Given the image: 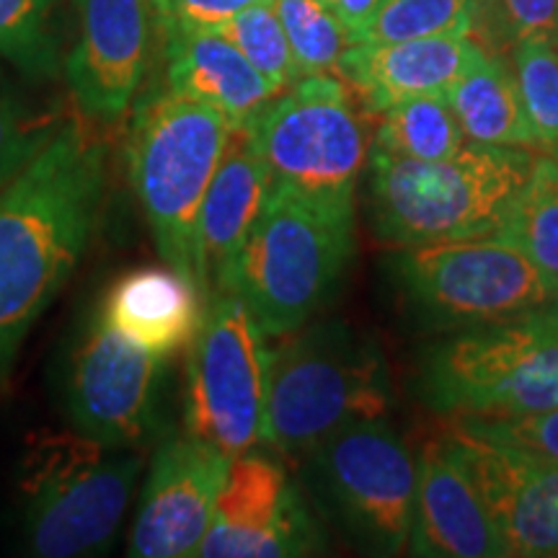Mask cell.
I'll return each instance as SVG.
<instances>
[{
  "instance_id": "8992f818",
  "label": "cell",
  "mask_w": 558,
  "mask_h": 558,
  "mask_svg": "<svg viewBox=\"0 0 558 558\" xmlns=\"http://www.w3.org/2000/svg\"><path fill=\"white\" fill-rule=\"evenodd\" d=\"M416 393L445 416L556 409L558 300L435 339L418 354Z\"/></svg>"
},
{
  "instance_id": "e0dca14e",
  "label": "cell",
  "mask_w": 558,
  "mask_h": 558,
  "mask_svg": "<svg viewBox=\"0 0 558 558\" xmlns=\"http://www.w3.org/2000/svg\"><path fill=\"white\" fill-rule=\"evenodd\" d=\"M407 548L411 556L424 558L507 556L497 525L448 435L427 442L418 458Z\"/></svg>"
},
{
  "instance_id": "1f68e13d",
  "label": "cell",
  "mask_w": 558,
  "mask_h": 558,
  "mask_svg": "<svg viewBox=\"0 0 558 558\" xmlns=\"http://www.w3.org/2000/svg\"><path fill=\"white\" fill-rule=\"evenodd\" d=\"M448 429L456 435L484 439L488 445L558 463V407L530 411V414H460L450 416Z\"/></svg>"
},
{
  "instance_id": "7a4b0ae2",
  "label": "cell",
  "mask_w": 558,
  "mask_h": 558,
  "mask_svg": "<svg viewBox=\"0 0 558 558\" xmlns=\"http://www.w3.org/2000/svg\"><path fill=\"white\" fill-rule=\"evenodd\" d=\"M535 158L530 148L481 143H465L442 160L369 148V228L393 248L501 235Z\"/></svg>"
},
{
  "instance_id": "7402d4cb",
  "label": "cell",
  "mask_w": 558,
  "mask_h": 558,
  "mask_svg": "<svg viewBox=\"0 0 558 558\" xmlns=\"http://www.w3.org/2000/svg\"><path fill=\"white\" fill-rule=\"evenodd\" d=\"M448 101L469 143L538 148L522 109L514 70L507 65L505 54L486 52L448 90Z\"/></svg>"
},
{
  "instance_id": "3957f363",
  "label": "cell",
  "mask_w": 558,
  "mask_h": 558,
  "mask_svg": "<svg viewBox=\"0 0 558 558\" xmlns=\"http://www.w3.org/2000/svg\"><path fill=\"white\" fill-rule=\"evenodd\" d=\"M148 469V448H122L73 427L39 432L19 471L21 533L32 556H104Z\"/></svg>"
},
{
  "instance_id": "44dd1931",
  "label": "cell",
  "mask_w": 558,
  "mask_h": 558,
  "mask_svg": "<svg viewBox=\"0 0 558 558\" xmlns=\"http://www.w3.org/2000/svg\"><path fill=\"white\" fill-rule=\"evenodd\" d=\"M163 34L169 88L220 111L233 128L254 122L282 94L220 32L169 29Z\"/></svg>"
},
{
  "instance_id": "9c48e42d",
  "label": "cell",
  "mask_w": 558,
  "mask_h": 558,
  "mask_svg": "<svg viewBox=\"0 0 558 558\" xmlns=\"http://www.w3.org/2000/svg\"><path fill=\"white\" fill-rule=\"evenodd\" d=\"M271 184L354 207L369 158L367 109L337 75H303L251 122Z\"/></svg>"
},
{
  "instance_id": "7c38bea8",
  "label": "cell",
  "mask_w": 558,
  "mask_h": 558,
  "mask_svg": "<svg viewBox=\"0 0 558 558\" xmlns=\"http://www.w3.org/2000/svg\"><path fill=\"white\" fill-rule=\"evenodd\" d=\"M166 357L132 344L94 311L62 367L70 427L122 448H150L158 435Z\"/></svg>"
},
{
  "instance_id": "30bf717a",
  "label": "cell",
  "mask_w": 558,
  "mask_h": 558,
  "mask_svg": "<svg viewBox=\"0 0 558 558\" xmlns=\"http://www.w3.org/2000/svg\"><path fill=\"white\" fill-rule=\"evenodd\" d=\"M184 429L228 458L259 448L267 416V333L235 292L207 298L186 347Z\"/></svg>"
},
{
  "instance_id": "52a82bcc",
  "label": "cell",
  "mask_w": 558,
  "mask_h": 558,
  "mask_svg": "<svg viewBox=\"0 0 558 558\" xmlns=\"http://www.w3.org/2000/svg\"><path fill=\"white\" fill-rule=\"evenodd\" d=\"M233 130L213 107L158 90L128 132V171L158 256L197 282V220Z\"/></svg>"
},
{
  "instance_id": "cb8c5ba5",
  "label": "cell",
  "mask_w": 558,
  "mask_h": 558,
  "mask_svg": "<svg viewBox=\"0 0 558 558\" xmlns=\"http://www.w3.org/2000/svg\"><path fill=\"white\" fill-rule=\"evenodd\" d=\"M501 239L518 243L546 275L558 279V158H535Z\"/></svg>"
},
{
  "instance_id": "2e32d148",
  "label": "cell",
  "mask_w": 558,
  "mask_h": 558,
  "mask_svg": "<svg viewBox=\"0 0 558 558\" xmlns=\"http://www.w3.org/2000/svg\"><path fill=\"white\" fill-rule=\"evenodd\" d=\"M476 484L507 556H558V463L445 429Z\"/></svg>"
},
{
  "instance_id": "8fae6325",
  "label": "cell",
  "mask_w": 558,
  "mask_h": 558,
  "mask_svg": "<svg viewBox=\"0 0 558 558\" xmlns=\"http://www.w3.org/2000/svg\"><path fill=\"white\" fill-rule=\"evenodd\" d=\"M305 460L313 492L349 541L378 556L407 548L418 463L383 416L337 429Z\"/></svg>"
},
{
  "instance_id": "836d02e7",
  "label": "cell",
  "mask_w": 558,
  "mask_h": 558,
  "mask_svg": "<svg viewBox=\"0 0 558 558\" xmlns=\"http://www.w3.org/2000/svg\"><path fill=\"white\" fill-rule=\"evenodd\" d=\"M320 3L344 24V29L357 41L375 13H378L383 0H320Z\"/></svg>"
},
{
  "instance_id": "4316f807",
  "label": "cell",
  "mask_w": 558,
  "mask_h": 558,
  "mask_svg": "<svg viewBox=\"0 0 558 558\" xmlns=\"http://www.w3.org/2000/svg\"><path fill=\"white\" fill-rule=\"evenodd\" d=\"M469 37L488 54H507L525 39L558 37V0H473Z\"/></svg>"
},
{
  "instance_id": "f546056e",
  "label": "cell",
  "mask_w": 558,
  "mask_h": 558,
  "mask_svg": "<svg viewBox=\"0 0 558 558\" xmlns=\"http://www.w3.org/2000/svg\"><path fill=\"white\" fill-rule=\"evenodd\" d=\"M218 32L233 41L251 60V65L267 75L277 88H290L300 78L288 34L282 29V21L271 0H254Z\"/></svg>"
},
{
  "instance_id": "603a6c76",
  "label": "cell",
  "mask_w": 558,
  "mask_h": 558,
  "mask_svg": "<svg viewBox=\"0 0 558 558\" xmlns=\"http://www.w3.org/2000/svg\"><path fill=\"white\" fill-rule=\"evenodd\" d=\"M465 145L448 96H416L378 114L369 148L411 160H442Z\"/></svg>"
},
{
  "instance_id": "d6a6232c",
  "label": "cell",
  "mask_w": 558,
  "mask_h": 558,
  "mask_svg": "<svg viewBox=\"0 0 558 558\" xmlns=\"http://www.w3.org/2000/svg\"><path fill=\"white\" fill-rule=\"evenodd\" d=\"M254 0H153L156 26L169 29H207L218 32L235 13Z\"/></svg>"
},
{
  "instance_id": "d6986e66",
  "label": "cell",
  "mask_w": 558,
  "mask_h": 558,
  "mask_svg": "<svg viewBox=\"0 0 558 558\" xmlns=\"http://www.w3.org/2000/svg\"><path fill=\"white\" fill-rule=\"evenodd\" d=\"M271 177L254 128L230 130L197 220V282L205 300L228 292L230 271L269 197Z\"/></svg>"
},
{
  "instance_id": "9a60e30c",
  "label": "cell",
  "mask_w": 558,
  "mask_h": 558,
  "mask_svg": "<svg viewBox=\"0 0 558 558\" xmlns=\"http://www.w3.org/2000/svg\"><path fill=\"white\" fill-rule=\"evenodd\" d=\"M156 29L153 0H78L65 78L83 120L117 124L135 104Z\"/></svg>"
},
{
  "instance_id": "e575fe53",
  "label": "cell",
  "mask_w": 558,
  "mask_h": 558,
  "mask_svg": "<svg viewBox=\"0 0 558 558\" xmlns=\"http://www.w3.org/2000/svg\"><path fill=\"white\" fill-rule=\"evenodd\" d=\"M556 39H558V37H556Z\"/></svg>"
},
{
  "instance_id": "4dcf8cb0",
  "label": "cell",
  "mask_w": 558,
  "mask_h": 558,
  "mask_svg": "<svg viewBox=\"0 0 558 558\" xmlns=\"http://www.w3.org/2000/svg\"><path fill=\"white\" fill-rule=\"evenodd\" d=\"M60 122L58 114L34 107L9 78L0 75V190L45 150Z\"/></svg>"
},
{
  "instance_id": "5b68a950",
  "label": "cell",
  "mask_w": 558,
  "mask_h": 558,
  "mask_svg": "<svg viewBox=\"0 0 558 558\" xmlns=\"http://www.w3.org/2000/svg\"><path fill=\"white\" fill-rule=\"evenodd\" d=\"M354 256V207L324 205L271 184L230 271L267 339L300 329L329 305Z\"/></svg>"
},
{
  "instance_id": "83f0119b",
  "label": "cell",
  "mask_w": 558,
  "mask_h": 558,
  "mask_svg": "<svg viewBox=\"0 0 558 558\" xmlns=\"http://www.w3.org/2000/svg\"><path fill=\"white\" fill-rule=\"evenodd\" d=\"M54 0H0V58L41 78L58 68Z\"/></svg>"
},
{
  "instance_id": "4fadbf2b",
  "label": "cell",
  "mask_w": 558,
  "mask_h": 558,
  "mask_svg": "<svg viewBox=\"0 0 558 558\" xmlns=\"http://www.w3.org/2000/svg\"><path fill=\"white\" fill-rule=\"evenodd\" d=\"M324 535L288 471L259 450L230 458L213 525L197 556L284 558L320 554Z\"/></svg>"
},
{
  "instance_id": "d4e9b609",
  "label": "cell",
  "mask_w": 558,
  "mask_h": 558,
  "mask_svg": "<svg viewBox=\"0 0 558 558\" xmlns=\"http://www.w3.org/2000/svg\"><path fill=\"white\" fill-rule=\"evenodd\" d=\"M288 34L300 78L333 75L341 54L352 45V34L320 0H271Z\"/></svg>"
},
{
  "instance_id": "ac0fdd59",
  "label": "cell",
  "mask_w": 558,
  "mask_h": 558,
  "mask_svg": "<svg viewBox=\"0 0 558 558\" xmlns=\"http://www.w3.org/2000/svg\"><path fill=\"white\" fill-rule=\"evenodd\" d=\"M484 50L465 34L409 41H352L341 54L337 78L354 90L367 114L416 96H448Z\"/></svg>"
},
{
  "instance_id": "277c9868",
  "label": "cell",
  "mask_w": 558,
  "mask_h": 558,
  "mask_svg": "<svg viewBox=\"0 0 558 558\" xmlns=\"http://www.w3.org/2000/svg\"><path fill=\"white\" fill-rule=\"evenodd\" d=\"M390 380L378 341L349 320H308L269 347L264 442L305 458L326 437L386 416Z\"/></svg>"
},
{
  "instance_id": "5bb4252c",
  "label": "cell",
  "mask_w": 558,
  "mask_h": 558,
  "mask_svg": "<svg viewBox=\"0 0 558 558\" xmlns=\"http://www.w3.org/2000/svg\"><path fill=\"white\" fill-rule=\"evenodd\" d=\"M228 469L230 458L226 452L202 442L186 429L160 439L148 460V476L132 520L128 556H197L213 525Z\"/></svg>"
},
{
  "instance_id": "6da1fadb",
  "label": "cell",
  "mask_w": 558,
  "mask_h": 558,
  "mask_svg": "<svg viewBox=\"0 0 558 558\" xmlns=\"http://www.w3.org/2000/svg\"><path fill=\"white\" fill-rule=\"evenodd\" d=\"M107 190L109 145L78 117L62 120L45 150L0 190V388L86 256Z\"/></svg>"
},
{
  "instance_id": "ffe728a7",
  "label": "cell",
  "mask_w": 558,
  "mask_h": 558,
  "mask_svg": "<svg viewBox=\"0 0 558 558\" xmlns=\"http://www.w3.org/2000/svg\"><path fill=\"white\" fill-rule=\"evenodd\" d=\"M205 295L184 271L160 264L124 271L104 290L99 316L132 344L169 360L190 347L205 316Z\"/></svg>"
},
{
  "instance_id": "ba28073f",
  "label": "cell",
  "mask_w": 558,
  "mask_h": 558,
  "mask_svg": "<svg viewBox=\"0 0 558 558\" xmlns=\"http://www.w3.org/2000/svg\"><path fill=\"white\" fill-rule=\"evenodd\" d=\"M388 267L411 318L429 331L471 329L558 300V279L501 235L399 248Z\"/></svg>"
},
{
  "instance_id": "484cf974",
  "label": "cell",
  "mask_w": 558,
  "mask_h": 558,
  "mask_svg": "<svg viewBox=\"0 0 558 558\" xmlns=\"http://www.w3.org/2000/svg\"><path fill=\"white\" fill-rule=\"evenodd\" d=\"M514 81L538 150L558 153V50L554 39L512 47Z\"/></svg>"
},
{
  "instance_id": "f1b7e54d",
  "label": "cell",
  "mask_w": 558,
  "mask_h": 558,
  "mask_svg": "<svg viewBox=\"0 0 558 558\" xmlns=\"http://www.w3.org/2000/svg\"><path fill=\"white\" fill-rule=\"evenodd\" d=\"M473 0H383L357 41H409L471 32Z\"/></svg>"
}]
</instances>
